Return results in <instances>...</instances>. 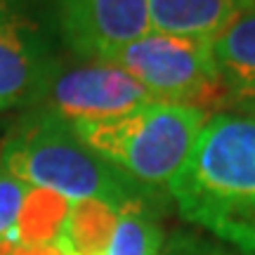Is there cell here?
I'll use <instances>...</instances> for the list:
<instances>
[{
	"mask_svg": "<svg viewBox=\"0 0 255 255\" xmlns=\"http://www.w3.org/2000/svg\"><path fill=\"white\" fill-rule=\"evenodd\" d=\"M55 71L28 0H0V109L43 102Z\"/></svg>",
	"mask_w": 255,
	"mask_h": 255,
	"instance_id": "obj_5",
	"label": "cell"
},
{
	"mask_svg": "<svg viewBox=\"0 0 255 255\" xmlns=\"http://www.w3.org/2000/svg\"><path fill=\"white\" fill-rule=\"evenodd\" d=\"M9 255H76L69 248V244L59 239L55 244H47V246H17Z\"/></svg>",
	"mask_w": 255,
	"mask_h": 255,
	"instance_id": "obj_15",
	"label": "cell"
},
{
	"mask_svg": "<svg viewBox=\"0 0 255 255\" xmlns=\"http://www.w3.org/2000/svg\"><path fill=\"white\" fill-rule=\"evenodd\" d=\"M168 191L187 222L255 255V119L210 116Z\"/></svg>",
	"mask_w": 255,
	"mask_h": 255,
	"instance_id": "obj_1",
	"label": "cell"
},
{
	"mask_svg": "<svg viewBox=\"0 0 255 255\" xmlns=\"http://www.w3.org/2000/svg\"><path fill=\"white\" fill-rule=\"evenodd\" d=\"M28 189H31V184H26L21 177H17L0 158V241L14 244L9 234L17 225L19 210L24 206Z\"/></svg>",
	"mask_w": 255,
	"mask_h": 255,
	"instance_id": "obj_13",
	"label": "cell"
},
{
	"mask_svg": "<svg viewBox=\"0 0 255 255\" xmlns=\"http://www.w3.org/2000/svg\"><path fill=\"white\" fill-rule=\"evenodd\" d=\"M45 100L50 102V109L64 119L95 121L135 111L156 102V97L119 66L92 62L90 66L57 69Z\"/></svg>",
	"mask_w": 255,
	"mask_h": 255,
	"instance_id": "obj_7",
	"label": "cell"
},
{
	"mask_svg": "<svg viewBox=\"0 0 255 255\" xmlns=\"http://www.w3.org/2000/svg\"><path fill=\"white\" fill-rule=\"evenodd\" d=\"M234 109H237L239 114H244V116H251V119H255V100L241 102V104H237Z\"/></svg>",
	"mask_w": 255,
	"mask_h": 255,
	"instance_id": "obj_16",
	"label": "cell"
},
{
	"mask_svg": "<svg viewBox=\"0 0 255 255\" xmlns=\"http://www.w3.org/2000/svg\"><path fill=\"white\" fill-rule=\"evenodd\" d=\"M100 64H111L130 73L158 102L196 109L225 102L210 40L149 31Z\"/></svg>",
	"mask_w": 255,
	"mask_h": 255,
	"instance_id": "obj_4",
	"label": "cell"
},
{
	"mask_svg": "<svg viewBox=\"0 0 255 255\" xmlns=\"http://www.w3.org/2000/svg\"><path fill=\"white\" fill-rule=\"evenodd\" d=\"M119 210L121 208L97 199L73 201L62 239L76 255H107Z\"/></svg>",
	"mask_w": 255,
	"mask_h": 255,
	"instance_id": "obj_11",
	"label": "cell"
},
{
	"mask_svg": "<svg viewBox=\"0 0 255 255\" xmlns=\"http://www.w3.org/2000/svg\"><path fill=\"white\" fill-rule=\"evenodd\" d=\"M163 248V232L149 201H130L119 210L107 255H158Z\"/></svg>",
	"mask_w": 255,
	"mask_h": 255,
	"instance_id": "obj_12",
	"label": "cell"
},
{
	"mask_svg": "<svg viewBox=\"0 0 255 255\" xmlns=\"http://www.w3.org/2000/svg\"><path fill=\"white\" fill-rule=\"evenodd\" d=\"M158 255H232L225 248L222 241L206 239L201 234H189V232H177L163 241V248Z\"/></svg>",
	"mask_w": 255,
	"mask_h": 255,
	"instance_id": "obj_14",
	"label": "cell"
},
{
	"mask_svg": "<svg viewBox=\"0 0 255 255\" xmlns=\"http://www.w3.org/2000/svg\"><path fill=\"white\" fill-rule=\"evenodd\" d=\"M225 102L237 107L255 100V5L241 12L210 40Z\"/></svg>",
	"mask_w": 255,
	"mask_h": 255,
	"instance_id": "obj_9",
	"label": "cell"
},
{
	"mask_svg": "<svg viewBox=\"0 0 255 255\" xmlns=\"http://www.w3.org/2000/svg\"><path fill=\"white\" fill-rule=\"evenodd\" d=\"M0 158L31 187H45L64 199L107 201L123 208L151 191L107 163L83 142L73 123L50 107L28 111L0 146Z\"/></svg>",
	"mask_w": 255,
	"mask_h": 255,
	"instance_id": "obj_2",
	"label": "cell"
},
{
	"mask_svg": "<svg viewBox=\"0 0 255 255\" xmlns=\"http://www.w3.org/2000/svg\"><path fill=\"white\" fill-rule=\"evenodd\" d=\"M66 45L83 59L104 62L111 52L146 36L149 0H50Z\"/></svg>",
	"mask_w": 255,
	"mask_h": 255,
	"instance_id": "obj_6",
	"label": "cell"
},
{
	"mask_svg": "<svg viewBox=\"0 0 255 255\" xmlns=\"http://www.w3.org/2000/svg\"><path fill=\"white\" fill-rule=\"evenodd\" d=\"M71 201L45 187H31L19 210L14 237L19 246H47L64 234Z\"/></svg>",
	"mask_w": 255,
	"mask_h": 255,
	"instance_id": "obj_10",
	"label": "cell"
},
{
	"mask_svg": "<svg viewBox=\"0 0 255 255\" xmlns=\"http://www.w3.org/2000/svg\"><path fill=\"white\" fill-rule=\"evenodd\" d=\"M255 0H149L154 33L213 40Z\"/></svg>",
	"mask_w": 255,
	"mask_h": 255,
	"instance_id": "obj_8",
	"label": "cell"
},
{
	"mask_svg": "<svg viewBox=\"0 0 255 255\" xmlns=\"http://www.w3.org/2000/svg\"><path fill=\"white\" fill-rule=\"evenodd\" d=\"M208 111L151 102L114 119L71 121L85 144L144 189H170L189 161Z\"/></svg>",
	"mask_w": 255,
	"mask_h": 255,
	"instance_id": "obj_3",
	"label": "cell"
}]
</instances>
